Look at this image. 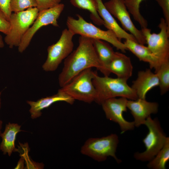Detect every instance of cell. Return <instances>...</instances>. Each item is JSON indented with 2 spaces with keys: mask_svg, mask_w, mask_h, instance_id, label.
I'll use <instances>...</instances> for the list:
<instances>
[{
  "mask_svg": "<svg viewBox=\"0 0 169 169\" xmlns=\"http://www.w3.org/2000/svg\"><path fill=\"white\" fill-rule=\"evenodd\" d=\"M97 1V11L99 16L103 21V25L108 30L113 32L118 38L120 41L124 39L137 42L132 35L127 32L119 25L113 16L106 9L102 0Z\"/></svg>",
  "mask_w": 169,
  "mask_h": 169,
  "instance_id": "obj_17",
  "label": "cell"
},
{
  "mask_svg": "<svg viewBox=\"0 0 169 169\" xmlns=\"http://www.w3.org/2000/svg\"><path fill=\"white\" fill-rule=\"evenodd\" d=\"M11 0H0V9L4 13L9 21L12 13L10 9Z\"/></svg>",
  "mask_w": 169,
  "mask_h": 169,
  "instance_id": "obj_29",
  "label": "cell"
},
{
  "mask_svg": "<svg viewBox=\"0 0 169 169\" xmlns=\"http://www.w3.org/2000/svg\"><path fill=\"white\" fill-rule=\"evenodd\" d=\"M123 43L127 50H130L140 61L148 63L151 69H154L155 71L158 68L160 64L158 59L147 46L130 39H125Z\"/></svg>",
  "mask_w": 169,
  "mask_h": 169,
  "instance_id": "obj_18",
  "label": "cell"
},
{
  "mask_svg": "<svg viewBox=\"0 0 169 169\" xmlns=\"http://www.w3.org/2000/svg\"><path fill=\"white\" fill-rule=\"evenodd\" d=\"M144 125L148 129V133L142 141L146 149L143 152L135 153L134 157L137 160L149 161L163 147L167 137L157 118L152 119L149 116Z\"/></svg>",
  "mask_w": 169,
  "mask_h": 169,
  "instance_id": "obj_6",
  "label": "cell"
},
{
  "mask_svg": "<svg viewBox=\"0 0 169 169\" xmlns=\"http://www.w3.org/2000/svg\"><path fill=\"white\" fill-rule=\"evenodd\" d=\"M39 12L37 7H32L12 13L9 19L10 29L4 39L9 48L19 46L23 36L33 23Z\"/></svg>",
  "mask_w": 169,
  "mask_h": 169,
  "instance_id": "obj_7",
  "label": "cell"
},
{
  "mask_svg": "<svg viewBox=\"0 0 169 169\" xmlns=\"http://www.w3.org/2000/svg\"><path fill=\"white\" fill-rule=\"evenodd\" d=\"M10 24L4 13L0 9V32L6 35L9 32Z\"/></svg>",
  "mask_w": 169,
  "mask_h": 169,
  "instance_id": "obj_27",
  "label": "cell"
},
{
  "mask_svg": "<svg viewBox=\"0 0 169 169\" xmlns=\"http://www.w3.org/2000/svg\"><path fill=\"white\" fill-rule=\"evenodd\" d=\"M144 0H124L125 5L129 13L134 19L137 22L141 28H147L148 22L141 15L140 10L141 3Z\"/></svg>",
  "mask_w": 169,
  "mask_h": 169,
  "instance_id": "obj_23",
  "label": "cell"
},
{
  "mask_svg": "<svg viewBox=\"0 0 169 169\" xmlns=\"http://www.w3.org/2000/svg\"><path fill=\"white\" fill-rule=\"evenodd\" d=\"M39 11L54 7L59 4L61 0H35Z\"/></svg>",
  "mask_w": 169,
  "mask_h": 169,
  "instance_id": "obj_26",
  "label": "cell"
},
{
  "mask_svg": "<svg viewBox=\"0 0 169 169\" xmlns=\"http://www.w3.org/2000/svg\"><path fill=\"white\" fill-rule=\"evenodd\" d=\"M119 137L111 134L100 138H91L84 143L81 149V153L99 162L105 161L109 156L113 157L118 163L121 162L116 156Z\"/></svg>",
  "mask_w": 169,
  "mask_h": 169,
  "instance_id": "obj_5",
  "label": "cell"
},
{
  "mask_svg": "<svg viewBox=\"0 0 169 169\" xmlns=\"http://www.w3.org/2000/svg\"><path fill=\"white\" fill-rule=\"evenodd\" d=\"M158 76L161 95H163L169 90V61L161 64L155 71Z\"/></svg>",
  "mask_w": 169,
  "mask_h": 169,
  "instance_id": "obj_24",
  "label": "cell"
},
{
  "mask_svg": "<svg viewBox=\"0 0 169 169\" xmlns=\"http://www.w3.org/2000/svg\"><path fill=\"white\" fill-rule=\"evenodd\" d=\"M69 1L74 7L90 12V17L94 23L99 26L104 25L103 21L97 11V0H69Z\"/></svg>",
  "mask_w": 169,
  "mask_h": 169,
  "instance_id": "obj_21",
  "label": "cell"
},
{
  "mask_svg": "<svg viewBox=\"0 0 169 169\" xmlns=\"http://www.w3.org/2000/svg\"><path fill=\"white\" fill-rule=\"evenodd\" d=\"M161 8L167 26L169 28V0H155Z\"/></svg>",
  "mask_w": 169,
  "mask_h": 169,
  "instance_id": "obj_28",
  "label": "cell"
},
{
  "mask_svg": "<svg viewBox=\"0 0 169 169\" xmlns=\"http://www.w3.org/2000/svg\"><path fill=\"white\" fill-rule=\"evenodd\" d=\"M104 4L110 14L120 22L124 29L129 31L138 43L143 45L146 44L141 30L137 29L132 22L124 0H109Z\"/></svg>",
  "mask_w": 169,
  "mask_h": 169,
  "instance_id": "obj_12",
  "label": "cell"
},
{
  "mask_svg": "<svg viewBox=\"0 0 169 169\" xmlns=\"http://www.w3.org/2000/svg\"><path fill=\"white\" fill-rule=\"evenodd\" d=\"M106 69L109 75L113 73L117 78L127 81L132 75L133 67L130 57L123 53L115 52Z\"/></svg>",
  "mask_w": 169,
  "mask_h": 169,
  "instance_id": "obj_16",
  "label": "cell"
},
{
  "mask_svg": "<svg viewBox=\"0 0 169 169\" xmlns=\"http://www.w3.org/2000/svg\"><path fill=\"white\" fill-rule=\"evenodd\" d=\"M95 52L104 70L105 76H109L106 68L114 58L115 52L108 42L100 39H91Z\"/></svg>",
  "mask_w": 169,
  "mask_h": 169,
  "instance_id": "obj_20",
  "label": "cell"
},
{
  "mask_svg": "<svg viewBox=\"0 0 169 169\" xmlns=\"http://www.w3.org/2000/svg\"><path fill=\"white\" fill-rule=\"evenodd\" d=\"M127 100L124 97L113 98L105 100L101 105L107 119L118 124L122 133L133 130L135 127L133 121H127L123 117V113L127 109Z\"/></svg>",
  "mask_w": 169,
  "mask_h": 169,
  "instance_id": "obj_11",
  "label": "cell"
},
{
  "mask_svg": "<svg viewBox=\"0 0 169 169\" xmlns=\"http://www.w3.org/2000/svg\"><path fill=\"white\" fill-rule=\"evenodd\" d=\"M4 46V41L2 35L0 34V48H3Z\"/></svg>",
  "mask_w": 169,
  "mask_h": 169,
  "instance_id": "obj_32",
  "label": "cell"
},
{
  "mask_svg": "<svg viewBox=\"0 0 169 169\" xmlns=\"http://www.w3.org/2000/svg\"><path fill=\"white\" fill-rule=\"evenodd\" d=\"M64 8L63 3L39 12L33 24L23 36L18 49L19 52L24 51L29 46L36 33L41 28L49 24L58 27V19Z\"/></svg>",
  "mask_w": 169,
  "mask_h": 169,
  "instance_id": "obj_10",
  "label": "cell"
},
{
  "mask_svg": "<svg viewBox=\"0 0 169 169\" xmlns=\"http://www.w3.org/2000/svg\"><path fill=\"white\" fill-rule=\"evenodd\" d=\"M169 160V138L167 137L162 148L147 164L148 168L152 169H165Z\"/></svg>",
  "mask_w": 169,
  "mask_h": 169,
  "instance_id": "obj_22",
  "label": "cell"
},
{
  "mask_svg": "<svg viewBox=\"0 0 169 169\" xmlns=\"http://www.w3.org/2000/svg\"><path fill=\"white\" fill-rule=\"evenodd\" d=\"M21 127L17 123L9 122L6 125L4 131L0 135L2 139L0 150L4 154L10 156L13 152H19L15 147V141L17 134L22 131Z\"/></svg>",
  "mask_w": 169,
  "mask_h": 169,
  "instance_id": "obj_19",
  "label": "cell"
},
{
  "mask_svg": "<svg viewBox=\"0 0 169 169\" xmlns=\"http://www.w3.org/2000/svg\"><path fill=\"white\" fill-rule=\"evenodd\" d=\"M74 35L68 29L62 31L59 40L47 48V58L43 64V69L46 72L56 70L63 60L73 51V38Z\"/></svg>",
  "mask_w": 169,
  "mask_h": 169,
  "instance_id": "obj_8",
  "label": "cell"
},
{
  "mask_svg": "<svg viewBox=\"0 0 169 169\" xmlns=\"http://www.w3.org/2000/svg\"><path fill=\"white\" fill-rule=\"evenodd\" d=\"M89 68L83 71L59 90L74 100L90 103L95 101L96 91L92 79L96 73Z\"/></svg>",
  "mask_w": 169,
  "mask_h": 169,
  "instance_id": "obj_4",
  "label": "cell"
},
{
  "mask_svg": "<svg viewBox=\"0 0 169 169\" xmlns=\"http://www.w3.org/2000/svg\"><path fill=\"white\" fill-rule=\"evenodd\" d=\"M159 81L155 73L150 69L138 72L137 77L132 82L131 87L138 98L146 99L147 93L153 88L159 86Z\"/></svg>",
  "mask_w": 169,
  "mask_h": 169,
  "instance_id": "obj_14",
  "label": "cell"
},
{
  "mask_svg": "<svg viewBox=\"0 0 169 169\" xmlns=\"http://www.w3.org/2000/svg\"><path fill=\"white\" fill-rule=\"evenodd\" d=\"M127 81L117 77L100 76L96 73L92 79L97 94L95 101L101 105L108 99L117 97H124L129 100L137 99L138 97L136 93Z\"/></svg>",
  "mask_w": 169,
  "mask_h": 169,
  "instance_id": "obj_2",
  "label": "cell"
},
{
  "mask_svg": "<svg viewBox=\"0 0 169 169\" xmlns=\"http://www.w3.org/2000/svg\"><path fill=\"white\" fill-rule=\"evenodd\" d=\"M92 67L96 68L103 74V69L92 39L80 36L78 47L64 60L63 67L58 77L59 86L62 87L83 71Z\"/></svg>",
  "mask_w": 169,
  "mask_h": 169,
  "instance_id": "obj_1",
  "label": "cell"
},
{
  "mask_svg": "<svg viewBox=\"0 0 169 169\" xmlns=\"http://www.w3.org/2000/svg\"><path fill=\"white\" fill-rule=\"evenodd\" d=\"M10 7L12 12L17 13L30 8L37 7V3L35 0H11Z\"/></svg>",
  "mask_w": 169,
  "mask_h": 169,
  "instance_id": "obj_25",
  "label": "cell"
},
{
  "mask_svg": "<svg viewBox=\"0 0 169 169\" xmlns=\"http://www.w3.org/2000/svg\"><path fill=\"white\" fill-rule=\"evenodd\" d=\"M2 91L0 92V109L1 107V95H2ZM2 124H3L2 121L1 120H0V135L1 133H2L1 129L2 128Z\"/></svg>",
  "mask_w": 169,
  "mask_h": 169,
  "instance_id": "obj_31",
  "label": "cell"
},
{
  "mask_svg": "<svg viewBox=\"0 0 169 169\" xmlns=\"http://www.w3.org/2000/svg\"><path fill=\"white\" fill-rule=\"evenodd\" d=\"M21 160H19L18 161V165L16 168H23V161L21 159Z\"/></svg>",
  "mask_w": 169,
  "mask_h": 169,
  "instance_id": "obj_30",
  "label": "cell"
},
{
  "mask_svg": "<svg viewBox=\"0 0 169 169\" xmlns=\"http://www.w3.org/2000/svg\"><path fill=\"white\" fill-rule=\"evenodd\" d=\"M127 107L134 118L135 126L139 127L144 125L146 119L151 114L157 113L159 105L156 102L138 98L135 100H128Z\"/></svg>",
  "mask_w": 169,
  "mask_h": 169,
  "instance_id": "obj_13",
  "label": "cell"
},
{
  "mask_svg": "<svg viewBox=\"0 0 169 169\" xmlns=\"http://www.w3.org/2000/svg\"><path fill=\"white\" fill-rule=\"evenodd\" d=\"M158 27L160 32L151 33V29L141 28V31L145 38L147 47L158 59L160 66L169 61V28L163 18L160 19Z\"/></svg>",
  "mask_w": 169,
  "mask_h": 169,
  "instance_id": "obj_9",
  "label": "cell"
},
{
  "mask_svg": "<svg viewBox=\"0 0 169 169\" xmlns=\"http://www.w3.org/2000/svg\"><path fill=\"white\" fill-rule=\"evenodd\" d=\"M74 100L70 96L58 90L56 94L53 95L42 98L36 101L28 100L27 103L30 106L29 112L31 118L33 119L40 117L43 110L55 102L64 101L72 105Z\"/></svg>",
  "mask_w": 169,
  "mask_h": 169,
  "instance_id": "obj_15",
  "label": "cell"
},
{
  "mask_svg": "<svg viewBox=\"0 0 169 169\" xmlns=\"http://www.w3.org/2000/svg\"><path fill=\"white\" fill-rule=\"evenodd\" d=\"M77 19L70 16L67 19L66 25L68 29L74 35L80 36L91 39H100L111 44L118 50L125 53L127 50L125 44L119 40L114 33L109 30H103L92 23L85 21L79 14H77Z\"/></svg>",
  "mask_w": 169,
  "mask_h": 169,
  "instance_id": "obj_3",
  "label": "cell"
}]
</instances>
